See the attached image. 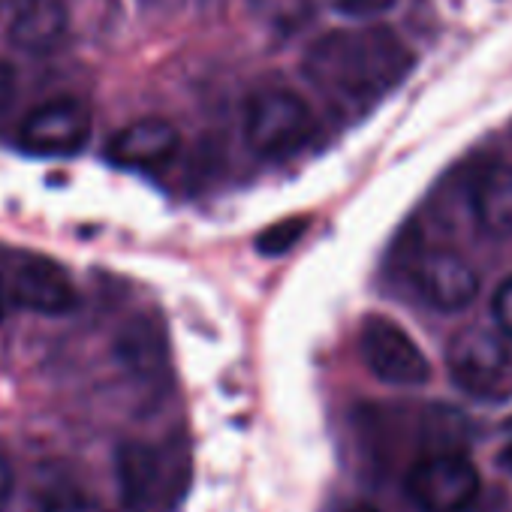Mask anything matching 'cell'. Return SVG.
<instances>
[{
    "mask_svg": "<svg viewBox=\"0 0 512 512\" xmlns=\"http://www.w3.org/2000/svg\"><path fill=\"white\" fill-rule=\"evenodd\" d=\"M416 67L407 43L383 28H341L323 34L302 61V70L314 88L332 103L368 109L389 97Z\"/></svg>",
    "mask_w": 512,
    "mask_h": 512,
    "instance_id": "1",
    "label": "cell"
},
{
    "mask_svg": "<svg viewBox=\"0 0 512 512\" xmlns=\"http://www.w3.org/2000/svg\"><path fill=\"white\" fill-rule=\"evenodd\" d=\"M124 512H178L193 482V458L181 440H127L115 452Z\"/></svg>",
    "mask_w": 512,
    "mask_h": 512,
    "instance_id": "2",
    "label": "cell"
},
{
    "mask_svg": "<svg viewBox=\"0 0 512 512\" xmlns=\"http://www.w3.org/2000/svg\"><path fill=\"white\" fill-rule=\"evenodd\" d=\"M314 136L311 106L287 88L256 91L244 106V139L263 160H287Z\"/></svg>",
    "mask_w": 512,
    "mask_h": 512,
    "instance_id": "3",
    "label": "cell"
},
{
    "mask_svg": "<svg viewBox=\"0 0 512 512\" xmlns=\"http://www.w3.org/2000/svg\"><path fill=\"white\" fill-rule=\"evenodd\" d=\"M446 371L452 383L476 401H512V350L482 326H470L449 341Z\"/></svg>",
    "mask_w": 512,
    "mask_h": 512,
    "instance_id": "4",
    "label": "cell"
},
{
    "mask_svg": "<svg viewBox=\"0 0 512 512\" xmlns=\"http://www.w3.org/2000/svg\"><path fill=\"white\" fill-rule=\"evenodd\" d=\"M479 488V470L461 449L431 452L404 473V494L419 512H470Z\"/></svg>",
    "mask_w": 512,
    "mask_h": 512,
    "instance_id": "5",
    "label": "cell"
},
{
    "mask_svg": "<svg viewBox=\"0 0 512 512\" xmlns=\"http://www.w3.org/2000/svg\"><path fill=\"white\" fill-rule=\"evenodd\" d=\"M359 350L365 368L386 386L416 389L431 377V362L422 353V347L407 335L404 326H398L389 317L374 314L362 323Z\"/></svg>",
    "mask_w": 512,
    "mask_h": 512,
    "instance_id": "6",
    "label": "cell"
},
{
    "mask_svg": "<svg viewBox=\"0 0 512 512\" xmlns=\"http://www.w3.org/2000/svg\"><path fill=\"white\" fill-rule=\"evenodd\" d=\"M407 278L428 308L446 314L464 311L479 293L473 266L449 247H419L407 263Z\"/></svg>",
    "mask_w": 512,
    "mask_h": 512,
    "instance_id": "7",
    "label": "cell"
},
{
    "mask_svg": "<svg viewBox=\"0 0 512 512\" xmlns=\"http://www.w3.org/2000/svg\"><path fill=\"white\" fill-rule=\"evenodd\" d=\"M0 284L7 287L10 302L46 317L70 314L79 302L70 275L55 260H46V256L37 253H19L10 263L7 275L0 278Z\"/></svg>",
    "mask_w": 512,
    "mask_h": 512,
    "instance_id": "8",
    "label": "cell"
},
{
    "mask_svg": "<svg viewBox=\"0 0 512 512\" xmlns=\"http://www.w3.org/2000/svg\"><path fill=\"white\" fill-rule=\"evenodd\" d=\"M91 139V112L76 97H55L37 106L22 130L19 145L37 157H70L79 154Z\"/></svg>",
    "mask_w": 512,
    "mask_h": 512,
    "instance_id": "9",
    "label": "cell"
},
{
    "mask_svg": "<svg viewBox=\"0 0 512 512\" xmlns=\"http://www.w3.org/2000/svg\"><path fill=\"white\" fill-rule=\"evenodd\" d=\"M181 145V136L166 118H139L118 130L106 145V160L121 169H160Z\"/></svg>",
    "mask_w": 512,
    "mask_h": 512,
    "instance_id": "10",
    "label": "cell"
},
{
    "mask_svg": "<svg viewBox=\"0 0 512 512\" xmlns=\"http://www.w3.org/2000/svg\"><path fill=\"white\" fill-rule=\"evenodd\" d=\"M470 205L491 235H512V157L491 154L470 178Z\"/></svg>",
    "mask_w": 512,
    "mask_h": 512,
    "instance_id": "11",
    "label": "cell"
},
{
    "mask_svg": "<svg viewBox=\"0 0 512 512\" xmlns=\"http://www.w3.org/2000/svg\"><path fill=\"white\" fill-rule=\"evenodd\" d=\"M70 28L61 0H25L10 22V43L31 55L55 52Z\"/></svg>",
    "mask_w": 512,
    "mask_h": 512,
    "instance_id": "12",
    "label": "cell"
},
{
    "mask_svg": "<svg viewBox=\"0 0 512 512\" xmlns=\"http://www.w3.org/2000/svg\"><path fill=\"white\" fill-rule=\"evenodd\" d=\"M118 359L142 380H157L166 371V338L151 317L130 320L118 335Z\"/></svg>",
    "mask_w": 512,
    "mask_h": 512,
    "instance_id": "13",
    "label": "cell"
},
{
    "mask_svg": "<svg viewBox=\"0 0 512 512\" xmlns=\"http://www.w3.org/2000/svg\"><path fill=\"white\" fill-rule=\"evenodd\" d=\"M34 512H97V506L79 482L58 473L37 488Z\"/></svg>",
    "mask_w": 512,
    "mask_h": 512,
    "instance_id": "14",
    "label": "cell"
},
{
    "mask_svg": "<svg viewBox=\"0 0 512 512\" xmlns=\"http://www.w3.org/2000/svg\"><path fill=\"white\" fill-rule=\"evenodd\" d=\"M308 232V217H287V220H278L275 226L263 229L256 235V250L263 256H281L287 250H293L302 235Z\"/></svg>",
    "mask_w": 512,
    "mask_h": 512,
    "instance_id": "15",
    "label": "cell"
},
{
    "mask_svg": "<svg viewBox=\"0 0 512 512\" xmlns=\"http://www.w3.org/2000/svg\"><path fill=\"white\" fill-rule=\"evenodd\" d=\"M398 0H332V7L347 19H377L389 13Z\"/></svg>",
    "mask_w": 512,
    "mask_h": 512,
    "instance_id": "16",
    "label": "cell"
},
{
    "mask_svg": "<svg viewBox=\"0 0 512 512\" xmlns=\"http://www.w3.org/2000/svg\"><path fill=\"white\" fill-rule=\"evenodd\" d=\"M491 314H494L497 329H500L506 338H512V278H506V281L494 290Z\"/></svg>",
    "mask_w": 512,
    "mask_h": 512,
    "instance_id": "17",
    "label": "cell"
},
{
    "mask_svg": "<svg viewBox=\"0 0 512 512\" xmlns=\"http://www.w3.org/2000/svg\"><path fill=\"white\" fill-rule=\"evenodd\" d=\"M16 97V70L0 61V112H4Z\"/></svg>",
    "mask_w": 512,
    "mask_h": 512,
    "instance_id": "18",
    "label": "cell"
},
{
    "mask_svg": "<svg viewBox=\"0 0 512 512\" xmlns=\"http://www.w3.org/2000/svg\"><path fill=\"white\" fill-rule=\"evenodd\" d=\"M13 497V467L7 464V458H0V512H7Z\"/></svg>",
    "mask_w": 512,
    "mask_h": 512,
    "instance_id": "19",
    "label": "cell"
},
{
    "mask_svg": "<svg viewBox=\"0 0 512 512\" xmlns=\"http://www.w3.org/2000/svg\"><path fill=\"white\" fill-rule=\"evenodd\" d=\"M497 464H500L506 473H512V440H509V443H506V446L497 452Z\"/></svg>",
    "mask_w": 512,
    "mask_h": 512,
    "instance_id": "20",
    "label": "cell"
},
{
    "mask_svg": "<svg viewBox=\"0 0 512 512\" xmlns=\"http://www.w3.org/2000/svg\"><path fill=\"white\" fill-rule=\"evenodd\" d=\"M7 311H10V296H7V287L0 284V323H4Z\"/></svg>",
    "mask_w": 512,
    "mask_h": 512,
    "instance_id": "21",
    "label": "cell"
},
{
    "mask_svg": "<svg viewBox=\"0 0 512 512\" xmlns=\"http://www.w3.org/2000/svg\"><path fill=\"white\" fill-rule=\"evenodd\" d=\"M344 512H377L374 506H368V503H353V506H347Z\"/></svg>",
    "mask_w": 512,
    "mask_h": 512,
    "instance_id": "22",
    "label": "cell"
}]
</instances>
